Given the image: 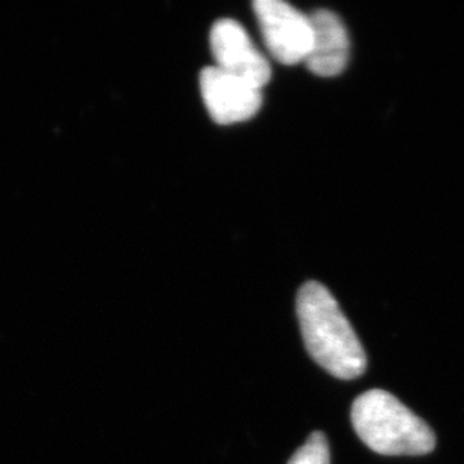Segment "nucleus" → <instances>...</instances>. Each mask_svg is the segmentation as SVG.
Listing matches in <instances>:
<instances>
[{
  "label": "nucleus",
  "mask_w": 464,
  "mask_h": 464,
  "mask_svg": "<svg viewBox=\"0 0 464 464\" xmlns=\"http://www.w3.org/2000/svg\"><path fill=\"white\" fill-rule=\"evenodd\" d=\"M313 40L305 65L319 77H335L346 70L351 43L337 14L319 9L310 15Z\"/></svg>",
  "instance_id": "423d86ee"
},
{
  "label": "nucleus",
  "mask_w": 464,
  "mask_h": 464,
  "mask_svg": "<svg viewBox=\"0 0 464 464\" xmlns=\"http://www.w3.org/2000/svg\"><path fill=\"white\" fill-rule=\"evenodd\" d=\"M253 9L272 56L285 65L305 62L313 40L310 15L283 0H256Z\"/></svg>",
  "instance_id": "7ed1b4c3"
},
{
  "label": "nucleus",
  "mask_w": 464,
  "mask_h": 464,
  "mask_svg": "<svg viewBox=\"0 0 464 464\" xmlns=\"http://www.w3.org/2000/svg\"><path fill=\"white\" fill-rule=\"evenodd\" d=\"M287 464H331V452L326 436L314 431L307 442L295 452Z\"/></svg>",
  "instance_id": "0eeeda50"
},
{
  "label": "nucleus",
  "mask_w": 464,
  "mask_h": 464,
  "mask_svg": "<svg viewBox=\"0 0 464 464\" xmlns=\"http://www.w3.org/2000/svg\"><path fill=\"white\" fill-rule=\"evenodd\" d=\"M299 326L311 358L344 381L362 376L367 355L337 301L324 285L308 281L296 299Z\"/></svg>",
  "instance_id": "f257e3e1"
},
{
  "label": "nucleus",
  "mask_w": 464,
  "mask_h": 464,
  "mask_svg": "<svg viewBox=\"0 0 464 464\" xmlns=\"http://www.w3.org/2000/svg\"><path fill=\"white\" fill-rule=\"evenodd\" d=\"M210 49L217 68L262 89L271 80V65L256 47L241 23L224 18L210 31Z\"/></svg>",
  "instance_id": "20e7f679"
},
{
  "label": "nucleus",
  "mask_w": 464,
  "mask_h": 464,
  "mask_svg": "<svg viewBox=\"0 0 464 464\" xmlns=\"http://www.w3.org/2000/svg\"><path fill=\"white\" fill-rule=\"evenodd\" d=\"M200 91L210 118L219 125L248 121L262 107V89L217 66L202 71Z\"/></svg>",
  "instance_id": "39448f33"
},
{
  "label": "nucleus",
  "mask_w": 464,
  "mask_h": 464,
  "mask_svg": "<svg viewBox=\"0 0 464 464\" xmlns=\"http://www.w3.org/2000/svg\"><path fill=\"white\" fill-rule=\"evenodd\" d=\"M351 420L358 438L382 456H424L436 447L430 425L386 391L361 394Z\"/></svg>",
  "instance_id": "f03ea898"
}]
</instances>
